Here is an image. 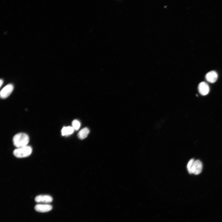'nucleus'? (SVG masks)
I'll return each mask as SVG.
<instances>
[{"mask_svg":"<svg viewBox=\"0 0 222 222\" xmlns=\"http://www.w3.org/2000/svg\"><path fill=\"white\" fill-rule=\"evenodd\" d=\"M13 141L15 146L18 148L27 146L29 142V138L25 133H19L14 136Z\"/></svg>","mask_w":222,"mask_h":222,"instance_id":"f257e3e1","label":"nucleus"},{"mask_svg":"<svg viewBox=\"0 0 222 222\" xmlns=\"http://www.w3.org/2000/svg\"><path fill=\"white\" fill-rule=\"evenodd\" d=\"M32 151V148L29 146H27L15 149L14 150L13 154L18 158H24L30 156Z\"/></svg>","mask_w":222,"mask_h":222,"instance_id":"f03ea898","label":"nucleus"},{"mask_svg":"<svg viewBox=\"0 0 222 222\" xmlns=\"http://www.w3.org/2000/svg\"><path fill=\"white\" fill-rule=\"evenodd\" d=\"M14 86L12 84L7 85L2 89L1 92V97L2 99L8 97L12 92Z\"/></svg>","mask_w":222,"mask_h":222,"instance_id":"7ed1b4c3","label":"nucleus"},{"mask_svg":"<svg viewBox=\"0 0 222 222\" xmlns=\"http://www.w3.org/2000/svg\"><path fill=\"white\" fill-rule=\"evenodd\" d=\"M53 200L52 197L48 195H39L37 196L35 201L38 203H44L46 204L51 202Z\"/></svg>","mask_w":222,"mask_h":222,"instance_id":"20e7f679","label":"nucleus"},{"mask_svg":"<svg viewBox=\"0 0 222 222\" xmlns=\"http://www.w3.org/2000/svg\"><path fill=\"white\" fill-rule=\"evenodd\" d=\"M52 206L47 204H38L35 207V210L39 212L45 213L51 211L52 209Z\"/></svg>","mask_w":222,"mask_h":222,"instance_id":"39448f33","label":"nucleus"},{"mask_svg":"<svg viewBox=\"0 0 222 222\" xmlns=\"http://www.w3.org/2000/svg\"><path fill=\"white\" fill-rule=\"evenodd\" d=\"M202 162L199 160L195 161L192 168V173L196 175H199L202 172Z\"/></svg>","mask_w":222,"mask_h":222,"instance_id":"423d86ee","label":"nucleus"},{"mask_svg":"<svg viewBox=\"0 0 222 222\" xmlns=\"http://www.w3.org/2000/svg\"><path fill=\"white\" fill-rule=\"evenodd\" d=\"M199 90L200 93L202 96L207 94L210 91L208 85L206 83L202 82L200 83L199 86Z\"/></svg>","mask_w":222,"mask_h":222,"instance_id":"0eeeda50","label":"nucleus"},{"mask_svg":"<svg viewBox=\"0 0 222 222\" xmlns=\"http://www.w3.org/2000/svg\"><path fill=\"white\" fill-rule=\"evenodd\" d=\"M218 78L217 73L215 71H211L205 76L206 80L208 82L213 83L216 81Z\"/></svg>","mask_w":222,"mask_h":222,"instance_id":"6e6552de","label":"nucleus"},{"mask_svg":"<svg viewBox=\"0 0 222 222\" xmlns=\"http://www.w3.org/2000/svg\"><path fill=\"white\" fill-rule=\"evenodd\" d=\"M90 132L89 129L87 128H84L79 131L78 134L79 139H83L88 136Z\"/></svg>","mask_w":222,"mask_h":222,"instance_id":"1a4fd4ad","label":"nucleus"},{"mask_svg":"<svg viewBox=\"0 0 222 222\" xmlns=\"http://www.w3.org/2000/svg\"><path fill=\"white\" fill-rule=\"evenodd\" d=\"M74 130L73 127H64L61 130L62 135L63 136H68L72 134Z\"/></svg>","mask_w":222,"mask_h":222,"instance_id":"9d476101","label":"nucleus"},{"mask_svg":"<svg viewBox=\"0 0 222 222\" xmlns=\"http://www.w3.org/2000/svg\"><path fill=\"white\" fill-rule=\"evenodd\" d=\"M194 160L193 158L190 160L188 162L187 165V168L188 172L191 174L192 172V168Z\"/></svg>","mask_w":222,"mask_h":222,"instance_id":"9b49d317","label":"nucleus"},{"mask_svg":"<svg viewBox=\"0 0 222 222\" xmlns=\"http://www.w3.org/2000/svg\"><path fill=\"white\" fill-rule=\"evenodd\" d=\"M73 127L76 130H78L80 126V123L77 120H75L72 122Z\"/></svg>","mask_w":222,"mask_h":222,"instance_id":"f8f14e48","label":"nucleus"},{"mask_svg":"<svg viewBox=\"0 0 222 222\" xmlns=\"http://www.w3.org/2000/svg\"><path fill=\"white\" fill-rule=\"evenodd\" d=\"M3 81L2 79H1V81H0V85H1V87L2 86V85L3 84Z\"/></svg>","mask_w":222,"mask_h":222,"instance_id":"ddd939ff","label":"nucleus"}]
</instances>
